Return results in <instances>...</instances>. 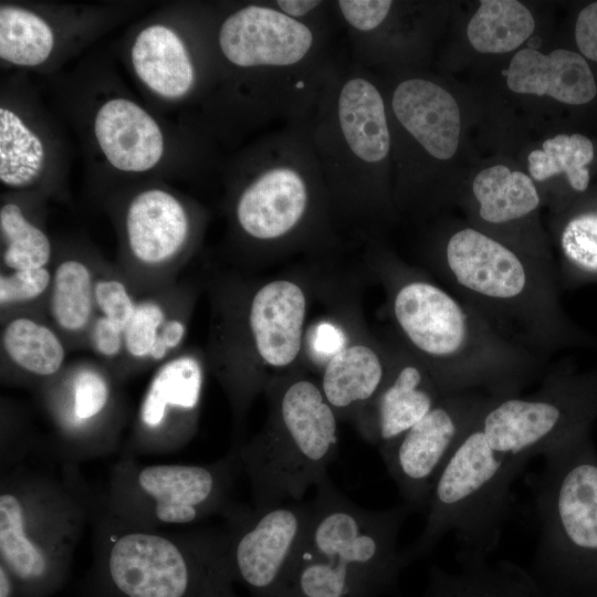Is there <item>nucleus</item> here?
I'll return each mask as SVG.
<instances>
[{"label":"nucleus","instance_id":"nucleus-40","mask_svg":"<svg viewBox=\"0 0 597 597\" xmlns=\"http://www.w3.org/2000/svg\"><path fill=\"white\" fill-rule=\"evenodd\" d=\"M86 346L119 380L125 354L124 332L106 317L96 314L87 333Z\"/></svg>","mask_w":597,"mask_h":597},{"label":"nucleus","instance_id":"nucleus-23","mask_svg":"<svg viewBox=\"0 0 597 597\" xmlns=\"http://www.w3.org/2000/svg\"><path fill=\"white\" fill-rule=\"evenodd\" d=\"M96 140L108 163L123 171H145L161 158L164 139L154 118L125 98H113L94 122Z\"/></svg>","mask_w":597,"mask_h":597},{"label":"nucleus","instance_id":"nucleus-1","mask_svg":"<svg viewBox=\"0 0 597 597\" xmlns=\"http://www.w3.org/2000/svg\"><path fill=\"white\" fill-rule=\"evenodd\" d=\"M397 342L431 374L443 395L521 394L547 367L503 337L474 308L416 270L385 261L379 270Z\"/></svg>","mask_w":597,"mask_h":597},{"label":"nucleus","instance_id":"nucleus-35","mask_svg":"<svg viewBox=\"0 0 597 597\" xmlns=\"http://www.w3.org/2000/svg\"><path fill=\"white\" fill-rule=\"evenodd\" d=\"M527 159L532 179L544 181L565 174L570 187L582 192L589 184L587 165L594 159V146L584 135L562 134L546 139L542 149L531 151Z\"/></svg>","mask_w":597,"mask_h":597},{"label":"nucleus","instance_id":"nucleus-16","mask_svg":"<svg viewBox=\"0 0 597 597\" xmlns=\"http://www.w3.org/2000/svg\"><path fill=\"white\" fill-rule=\"evenodd\" d=\"M190 231V217L171 193L149 189L130 200L125 214L129 264L122 272L138 295L174 284Z\"/></svg>","mask_w":597,"mask_h":597},{"label":"nucleus","instance_id":"nucleus-34","mask_svg":"<svg viewBox=\"0 0 597 597\" xmlns=\"http://www.w3.org/2000/svg\"><path fill=\"white\" fill-rule=\"evenodd\" d=\"M44 148L39 137L8 108H0V180L24 187L40 175Z\"/></svg>","mask_w":597,"mask_h":597},{"label":"nucleus","instance_id":"nucleus-36","mask_svg":"<svg viewBox=\"0 0 597 597\" xmlns=\"http://www.w3.org/2000/svg\"><path fill=\"white\" fill-rule=\"evenodd\" d=\"M3 271L34 270L49 266L52 248L48 235L31 223L13 202L0 209Z\"/></svg>","mask_w":597,"mask_h":597},{"label":"nucleus","instance_id":"nucleus-6","mask_svg":"<svg viewBox=\"0 0 597 597\" xmlns=\"http://www.w3.org/2000/svg\"><path fill=\"white\" fill-rule=\"evenodd\" d=\"M532 489L538 543L531 578L544 597H597V453L591 434L545 451Z\"/></svg>","mask_w":597,"mask_h":597},{"label":"nucleus","instance_id":"nucleus-18","mask_svg":"<svg viewBox=\"0 0 597 597\" xmlns=\"http://www.w3.org/2000/svg\"><path fill=\"white\" fill-rule=\"evenodd\" d=\"M313 44L311 30L296 19L263 6H248L221 25L219 45L234 65L289 66L300 62Z\"/></svg>","mask_w":597,"mask_h":597},{"label":"nucleus","instance_id":"nucleus-3","mask_svg":"<svg viewBox=\"0 0 597 597\" xmlns=\"http://www.w3.org/2000/svg\"><path fill=\"white\" fill-rule=\"evenodd\" d=\"M208 367L229 399L239 428L254 398L295 373L303 355L308 297L287 277L212 286Z\"/></svg>","mask_w":597,"mask_h":597},{"label":"nucleus","instance_id":"nucleus-29","mask_svg":"<svg viewBox=\"0 0 597 597\" xmlns=\"http://www.w3.org/2000/svg\"><path fill=\"white\" fill-rule=\"evenodd\" d=\"M479 219L492 227H507L531 217L541 198L533 179L524 172L495 165L481 170L472 182Z\"/></svg>","mask_w":597,"mask_h":597},{"label":"nucleus","instance_id":"nucleus-26","mask_svg":"<svg viewBox=\"0 0 597 597\" xmlns=\"http://www.w3.org/2000/svg\"><path fill=\"white\" fill-rule=\"evenodd\" d=\"M96 274L97 269L80 258H65L52 270L44 311L67 347L86 345L90 326L97 314Z\"/></svg>","mask_w":597,"mask_h":597},{"label":"nucleus","instance_id":"nucleus-37","mask_svg":"<svg viewBox=\"0 0 597 597\" xmlns=\"http://www.w3.org/2000/svg\"><path fill=\"white\" fill-rule=\"evenodd\" d=\"M51 283L52 270L49 266L20 271L1 270V318L17 312H36L34 307L38 305L45 308Z\"/></svg>","mask_w":597,"mask_h":597},{"label":"nucleus","instance_id":"nucleus-42","mask_svg":"<svg viewBox=\"0 0 597 597\" xmlns=\"http://www.w3.org/2000/svg\"><path fill=\"white\" fill-rule=\"evenodd\" d=\"M575 40L582 54L597 62V1L579 12L575 24Z\"/></svg>","mask_w":597,"mask_h":597},{"label":"nucleus","instance_id":"nucleus-11","mask_svg":"<svg viewBox=\"0 0 597 597\" xmlns=\"http://www.w3.org/2000/svg\"><path fill=\"white\" fill-rule=\"evenodd\" d=\"M530 394L493 398L481 420L491 448L532 459L590 434L597 420V367L562 363L546 369Z\"/></svg>","mask_w":597,"mask_h":597},{"label":"nucleus","instance_id":"nucleus-39","mask_svg":"<svg viewBox=\"0 0 597 597\" xmlns=\"http://www.w3.org/2000/svg\"><path fill=\"white\" fill-rule=\"evenodd\" d=\"M352 337L339 322L322 318L307 325L304 336L303 355L320 370L326 363L352 343Z\"/></svg>","mask_w":597,"mask_h":597},{"label":"nucleus","instance_id":"nucleus-15","mask_svg":"<svg viewBox=\"0 0 597 597\" xmlns=\"http://www.w3.org/2000/svg\"><path fill=\"white\" fill-rule=\"evenodd\" d=\"M207 368V358L196 349H182L156 367L137 411L130 450L168 452L192 438Z\"/></svg>","mask_w":597,"mask_h":597},{"label":"nucleus","instance_id":"nucleus-10","mask_svg":"<svg viewBox=\"0 0 597 597\" xmlns=\"http://www.w3.org/2000/svg\"><path fill=\"white\" fill-rule=\"evenodd\" d=\"M240 470L234 448L207 464H140L124 457L112 470L102 507L135 527L191 524L227 511Z\"/></svg>","mask_w":597,"mask_h":597},{"label":"nucleus","instance_id":"nucleus-25","mask_svg":"<svg viewBox=\"0 0 597 597\" xmlns=\"http://www.w3.org/2000/svg\"><path fill=\"white\" fill-rule=\"evenodd\" d=\"M457 570L433 567L421 597H544L527 570L488 557H459Z\"/></svg>","mask_w":597,"mask_h":597},{"label":"nucleus","instance_id":"nucleus-5","mask_svg":"<svg viewBox=\"0 0 597 597\" xmlns=\"http://www.w3.org/2000/svg\"><path fill=\"white\" fill-rule=\"evenodd\" d=\"M93 576L98 597H238L227 535L127 525L96 510Z\"/></svg>","mask_w":597,"mask_h":597},{"label":"nucleus","instance_id":"nucleus-4","mask_svg":"<svg viewBox=\"0 0 597 597\" xmlns=\"http://www.w3.org/2000/svg\"><path fill=\"white\" fill-rule=\"evenodd\" d=\"M302 542L276 597H379L412 561L398 548L408 504L366 510L329 478L316 486Z\"/></svg>","mask_w":597,"mask_h":597},{"label":"nucleus","instance_id":"nucleus-20","mask_svg":"<svg viewBox=\"0 0 597 597\" xmlns=\"http://www.w3.org/2000/svg\"><path fill=\"white\" fill-rule=\"evenodd\" d=\"M390 366V346L365 341H353L326 363L318 383L339 420L355 425L383 388Z\"/></svg>","mask_w":597,"mask_h":597},{"label":"nucleus","instance_id":"nucleus-24","mask_svg":"<svg viewBox=\"0 0 597 597\" xmlns=\"http://www.w3.org/2000/svg\"><path fill=\"white\" fill-rule=\"evenodd\" d=\"M1 368L6 377L42 385L66 366L67 346L53 325L36 312L1 318Z\"/></svg>","mask_w":597,"mask_h":597},{"label":"nucleus","instance_id":"nucleus-38","mask_svg":"<svg viewBox=\"0 0 597 597\" xmlns=\"http://www.w3.org/2000/svg\"><path fill=\"white\" fill-rule=\"evenodd\" d=\"M138 296L122 270L97 269L94 286L96 313L123 332L135 313Z\"/></svg>","mask_w":597,"mask_h":597},{"label":"nucleus","instance_id":"nucleus-12","mask_svg":"<svg viewBox=\"0 0 597 597\" xmlns=\"http://www.w3.org/2000/svg\"><path fill=\"white\" fill-rule=\"evenodd\" d=\"M494 397L478 391L448 394L416 425L379 447L405 503L426 509L431 490L453 451L481 421Z\"/></svg>","mask_w":597,"mask_h":597},{"label":"nucleus","instance_id":"nucleus-19","mask_svg":"<svg viewBox=\"0 0 597 597\" xmlns=\"http://www.w3.org/2000/svg\"><path fill=\"white\" fill-rule=\"evenodd\" d=\"M311 196L302 175L276 166L258 176L239 196L235 220L241 231L260 244L289 239L306 220Z\"/></svg>","mask_w":597,"mask_h":597},{"label":"nucleus","instance_id":"nucleus-27","mask_svg":"<svg viewBox=\"0 0 597 597\" xmlns=\"http://www.w3.org/2000/svg\"><path fill=\"white\" fill-rule=\"evenodd\" d=\"M338 125L350 153L366 164L383 161L390 149L384 100L374 84L353 77L342 87L337 102Z\"/></svg>","mask_w":597,"mask_h":597},{"label":"nucleus","instance_id":"nucleus-32","mask_svg":"<svg viewBox=\"0 0 597 597\" xmlns=\"http://www.w3.org/2000/svg\"><path fill=\"white\" fill-rule=\"evenodd\" d=\"M556 268L562 289L597 283V209L570 217L563 226Z\"/></svg>","mask_w":597,"mask_h":597},{"label":"nucleus","instance_id":"nucleus-28","mask_svg":"<svg viewBox=\"0 0 597 597\" xmlns=\"http://www.w3.org/2000/svg\"><path fill=\"white\" fill-rule=\"evenodd\" d=\"M132 62L138 77L164 97H180L193 82L184 43L161 24L150 25L138 34L132 48Z\"/></svg>","mask_w":597,"mask_h":597},{"label":"nucleus","instance_id":"nucleus-43","mask_svg":"<svg viewBox=\"0 0 597 597\" xmlns=\"http://www.w3.org/2000/svg\"><path fill=\"white\" fill-rule=\"evenodd\" d=\"M321 3V1L314 0H280L277 6L281 9V12L286 14L290 18H297L306 14L311 10L315 9Z\"/></svg>","mask_w":597,"mask_h":597},{"label":"nucleus","instance_id":"nucleus-30","mask_svg":"<svg viewBox=\"0 0 597 597\" xmlns=\"http://www.w3.org/2000/svg\"><path fill=\"white\" fill-rule=\"evenodd\" d=\"M190 293V287L171 284L138 296L135 313L124 331L121 379L150 367V356L165 323Z\"/></svg>","mask_w":597,"mask_h":597},{"label":"nucleus","instance_id":"nucleus-31","mask_svg":"<svg viewBox=\"0 0 597 597\" xmlns=\"http://www.w3.org/2000/svg\"><path fill=\"white\" fill-rule=\"evenodd\" d=\"M535 21L530 10L516 0H483L467 27V36L480 53H505L524 43Z\"/></svg>","mask_w":597,"mask_h":597},{"label":"nucleus","instance_id":"nucleus-21","mask_svg":"<svg viewBox=\"0 0 597 597\" xmlns=\"http://www.w3.org/2000/svg\"><path fill=\"white\" fill-rule=\"evenodd\" d=\"M392 112L400 125L432 157L447 160L455 154L461 130L455 98L438 84L409 78L395 90Z\"/></svg>","mask_w":597,"mask_h":597},{"label":"nucleus","instance_id":"nucleus-14","mask_svg":"<svg viewBox=\"0 0 597 597\" xmlns=\"http://www.w3.org/2000/svg\"><path fill=\"white\" fill-rule=\"evenodd\" d=\"M310 514V503L298 501L253 509L231 503L222 514L231 574L250 597L277 596Z\"/></svg>","mask_w":597,"mask_h":597},{"label":"nucleus","instance_id":"nucleus-7","mask_svg":"<svg viewBox=\"0 0 597 597\" xmlns=\"http://www.w3.org/2000/svg\"><path fill=\"white\" fill-rule=\"evenodd\" d=\"M265 392L270 410L263 429L233 447L250 480L255 507L300 501L311 486L328 478L338 447L339 419L320 383L295 371Z\"/></svg>","mask_w":597,"mask_h":597},{"label":"nucleus","instance_id":"nucleus-9","mask_svg":"<svg viewBox=\"0 0 597 597\" xmlns=\"http://www.w3.org/2000/svg\"><path fill=\"white\" fill-rule=\"evenodd\" d=\"M528 461L494 451L480 421L453 451L431 490L426 524L407 548L411 561L428 554L448 533L460 543L459 557H488L510 513L513 481Z\"/></svg>","mask_w":597,"mask_h":597},{"label":"nucleus","instance_id":"nucleus-41","mask_svg":"<svg viewBox=\"0 0 597 597\" xmlns=\"http://www.w3.org/2000/svg\"><path fill=\"white\" fill-rule=\"evenodd\" d=\"M392 2L387 0H342L338 7L345 20L359 31L376 29L388 15Z\"/></svg>","mask_w":597,"mask_h":597},{"label":"nucleus","instance_id":"nucleus-2","mask_svg":"<svg viewBox=\"0 0 597 597\" xmlns=\"http://www.w3.org/2000/svg\"><path fill=\"white\" fill-rule=\"evenodd\" d=\"M432 271L503 337L545 363L561 350L597 347L565 311L553 262L465 227L449 235Z\"/></svg>","mask_w":597,"mask_h":597},{"label":"nucleus","instance_id":"nucleus-17","mask_svg":"<svg viewBox=\"0 0 597 597\" xmlns=\"http://www.w3.org/2000/svg\"><path fill=\"white\" fill-rule=\"evenodd\" d=\"M389 375L355 422L362 437L379 447L421 420L444 396L428 369L398 342L390 344Z\"/></svg>","mask_w":597,"mask_h":597},{"label":"nucleus","instance_id":"nucleus-22","mask_svg":"<svg viewBox=\"0 0 597 597\" xmlns=\"http://www.w3.org/2000/svg\"><path fill=\"white\" fill-rule=\"evenodd\" d=\"M506 84L515 93L546 95L570 105L586 104L597 94L586 60L566 49L548 54L531 48L520 50L507 69Z\"/></svg>","mask_w":597,"mask_h":597},{"label":"nucleus","instance_id":"nucleus-33","mask_svg":"<svg viewBox=\"0 0 597 597\" xmlns=\"http://www.w3.org/2000/svg\"><path fill=\"white\" fill-rule=\"evenodd\" d=\"M54 36L40 17L14 6L0 8V56L22 66H35L51 54Z\"/></svg>","mask_w":597,"mask_h":597},{"label":"nucleus","instance_id":"nucleus-8","mask_svg":"<svg viewBox=\"0 0 597 597\" xmlns=\"http://www.w3.org/2000/svg\"><path fill=\"white\" fill-rule=\"evenodd\" d=\"M92 504L75 478L14 465L0 489V565L21 597H46L64 580Z\"/></svg>","mask_w":597,"mask_h":597},{"label":"nucleus","instance_id":"nucleus-13","mask_svg":"<svg viewBox=\"0 0 597 597\" xmlns=\"http://www.w3.org/2000/svg\"><path fill=\"white\" fill-rule=\"evenodd\" d=\"M115 380L100 362L78 360L40 385L65 461L104 453L116 442L121 409Z\"/></svg>","mask_w":597,"mask_h":597}]
</instances>
